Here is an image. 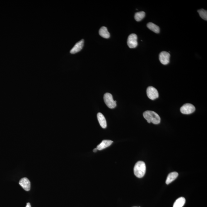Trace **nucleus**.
I'll return each mask as SVG.
<instances>
[{
	"label": "nucleus",
	"mask_w": 207,
	"mask_h": 207,
	"mask_svg": "<svg viewBox=\"0 0 207 207\" xmlns=\"http://www.w3.org/2000/svg\"><path fill=\"white\" fill-rule=\"evenodd\" d=\"M143 116L148 123H152L153 124H158L161 121L159 115L154 111H145L143 113Z\"/></svg>",
	"instance_id": "nucleus-1"
},
{
	"label": "nucleus",
	"mask_w": 207,
	"mask_h": 207,
	"mask_svg": "<svg viewBox=\"0 0 207 207\" xmlns=\"http://www.w3.org/2000/svg\"><path fill=\"white\" fill-rule=\"evenodd\" d=\"M146 170V164L143 161H138L137 162L133 169L135 176L138 178H142L144 176Z\"/></svg>",
	"instance_id": "nucleus-2"
},
{
	"label": "nucleus",
	"mask_w": 207,
	"mask_h": 207,
	"mask_svg": "<svg viewBox=\"0 0 207 207\" xmlns=\"http://www.w3.org/2000/svg\"><path fill=\"white\" fill-rule=\"evenodd\" d=\"M104 100L108 108H113L116 106V101L113 100L112 95L110 93H105L104 96Z\"/></svg>",
	"instance_id": "nucleus-3"
},
{
	"label": "nucleus",
	"mask_w": 207,
	"mask_h": 207,
	"mask_svg": "<svg viewBox=\"0 0 207 207\" xmlns=\"http://www.w3.org/2000/svg\"><path fill=\"white\" fill-rule=\"evenodd\" d=\"M195 108L193 104L190 103H186L180 108L181 112L185 114H190L194 112Z\"/></svg>",
	"instance_id": "nucleus-4"
},
{
	"label": "nucleus",
	"mask_w": 207,
	"mask_h": 207,
	"mask_svg": "<svg viewBox=\"0 0 207 207\" xmlns=\"http://www.w3.org/2000/svg\"><path fill=\"white\" fill-rule=\"evenodd\" d=\"M127 43L128 47L131 48H135L137 46V36L136 34H131L128 36Z\"/></svg>",
	"instance_id": "nucleus-5"
},
{
	"label": "nucleus",
	"mask_w": 207,
	"mask_h": 207,
	"mask_svg": "<svg viewBox=\"0 0 207 207\" xmlns=\"http://www.w3.org/2000/svg\"><path fill=\"white\" fill-rule=\"evenodd\" d=\"M147 94L148 98L152 100L156 99L159 96L157 90L152 86L148 87L147 90Z\"/></svg>",
	"instance_id": "nucleus-6"
},
{
	"label": "nucleus",
	"mask_w": 207,
	"mask_h": 207,
	"mask_svg": "<svg viewBox=\"0 0 207 207\" xmlns=\"http://www.w3.org/2000/svg\"><path fill=\"white\" fill-rule=\"evenodd\" d=\"M170 54L167 52L163 51L160 53L159 60L161 64L166 65L170 62Z\"/></svg>",
	"instance_id": "nucleus-7"
},
{
	"label": "nucleus",
	"mask_w": 207,
	"mask_h": 207,
	"mask_svg": "<svg viewBox=\"0 0 207 207\" xmlns=\"http://www.w3.org/2000/svg\"><path fill=\"white\" fill-rule=\"evenodd\" d=\"M19 185L22 187L26 191H30L31 189V182L26 178H23L20 180Z\"/></svg>",
	"instance_id": "nucleus-8"
},
{
	"label": "nucleus",
	"mask_w": 207,
	"mask_h": 207,
	"mask_svg": "<svg viewBox=\"0 0 207 207\" xmlns=\"http://www.w3.org/2000/svg\"><path fill=\"white\" fill-rule=\"evenodd\" d=\"M84 40H81V41L77 43L70 51L71 54H75L81 51L84 46Z\"/></svg>",
	"instance_id": "nucleus-9"
},
{
	"label": "nucleus",
	"mask_w": 207,
	"mask_h": 207,
	"mask_svg": "<svg viewBox=\"0 0 207 207\" xmlns=\"http://www.w3.org/2000/svg\"><path fill=\"white\" fill-rule=\"evenodd\" d=\"M113 142L111 140H103L99 145L97 146V149L99 151H101L111 146Z\"/></svg>",
	"instance_id": "nucleus-10"
},
{
	"label": "nucleus",
	"mask_w": 207,
	"mask_h": 207,
	"mask_svg": "<svg viewBox=\"0 0 207 207\" xmlns=\"http://www.w3.org/2000/svg\"><path fill=\"white\" fill-rule=\"evenodd\" d=\"M97 118L98 121L102 128H106L107 127V123L106 118L102 113H98Z\"/></svg>",
	"instance_id": "nucleus-11"
},
{
	"label": "nucleus",
	"mask_w": 207,
	"mask_h": 207,
	"mask_svg": "<svg viewBox=\"0 0 207 207\" xmlns=\"http://www.w3.org/2000/svg\"><path fill=\"white\" fill-rule=\"evenodd\" d=\"M178 176V173L176 172H173L168 174L167 177L166 183L167 185H169L172 182L174 181Z\"/></svg>",
	"instance_id": "nucleus-12"
},
{
	"label": "nucleus",
	"mask_w": 207,
	"mask_h": 207,
	"mask_svg": "<svg viewBox=\"0 0 207 207\" xmlns=\"http://www.w3.org/2000/svg\"><path fill=\"white\" fill-rule=\"evenodd\" d=\"M99 34L100 36L104 38H108L110 37V33L108 31L107 28L105 26H103L100 28Z\"/></svg>",
	"instance_id": "nucleus-13"
},
{
	"label": "nucleus",
	"mask_w": 207,
	"mask_h": 207,
	"mask_svg": "<svg viewBox=\"0 0 207 207\" xmlns=\"http://www.w3.org/2000/svg\"><path fill=\"white\" fill-rule=\"evenodd\" d=\"M186 202L185 198L181 197L177 199L175 202L173 207H183Z\"/></svg>",
	"instance_id": "nucleus-14"
},
{
	"label": "nucleus",
	"mask_w": 207,
	"mask_h": 207,
	"mask_svg": "<svg viewBox=\"0 0 207 207\" xmlns=\"http://www.w3.org/2000/svg\"><path fill=\"white\" fill-rule=\"evenodd\" d=\"M147 26L150 30L155 33H158L160 32V30L159 26L153 23H148L147 24Z\"/></svg>",
	"instance_id": "nucleus-15"
},
{
	"label": "nucleus",
	"mask_w": 207,
	"mask_h": 207,
	"mask_svg": "<svg viewBox=\"0 0 207 207\" xmlns=\"http://www.w3.org/2000/svg\"><path fill=\"white\" fill-rule=\"evenodd\" d=\"M145 15H146V13L143 11L137 12L135 14V19L137 21H141L145 17Z\"/></svg>",
	"instance_id": "nucleus-16"
},
{
	"label": "nucleus",
	"mask_w": 207,
	"mask_h": 207,
	"mask_svg": "<svg viewBox=\"0 0 207 207\" xmlns=\"http://www.w3.org/2000/svg\"><path fill=\"white\" fill-rule=\"evenodd\" d=\"M198 12L201 18H202L204 20H205V21H207V11L206 10L201 9L198 10Z\"/></svg>",
	"instance_id": "nucleus-17"
},
{
	"label": "nucleus",
	"mask_w": 207,
	"mask_h": 207,
	"mask_svg": "<svg viewBox=\"0 0 207 207\" xmlns=\"http://www.w3.org/2000/svg\"><path fill=\"white\" fill-rule=\"evenodd\" d=\"M26 207H31V204L29 203H28L26 204Z\"/></svg>",
	"instance_id": "nucleus-18"
},
{
	"label": "nucleus",
	"mask_w": 207,
	"mask_h": 207,
	"mask_svg": "<svg viewBox=\"0 0 207 207\" xmlns=\"http://www.w3.org/2000/svg\"><path fill=\"white\" fill-rule=\"evenodd\" d=\"M98 151V150L96 148H94V150H93V152H97V151Z\"/></svg>",
	"instance_id": "nucleus-19"
},
{
	"label": "nucleus",
	"mask_w": 207,
	"mask_h": 207,
	"mask_svg": "<svg viewBox=\"0 0 207 207\" xmlns=\"http://www.w3.org/2000/svg\"></svg>",
	"instance_id": "nucleus-20"
}]
</instances>
